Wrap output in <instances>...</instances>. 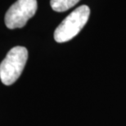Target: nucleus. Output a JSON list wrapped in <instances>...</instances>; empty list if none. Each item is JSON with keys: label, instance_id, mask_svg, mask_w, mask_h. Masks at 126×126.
Returning <instances> with one entry per match:
<instances>
[{"label": "nucleus", "instance_id": "f03ea898", "mask_svg": "<svg viewBox=\"0 0 126 126\" xmlns=\"http://www.w3.org/2000/svg\"><path fill=\"white\" fill-rule=\"evenodd\" d=\"M90 9L86 5H82L71 14L59 25L54 32V39L61 43L71 40L81 31L89 18Z\"/></svg>", "mask_w": 126, "mask_h": 126}, {"label": "nucleus", "instance_id": "7ed1b4c3", "mask_svg": "<svg viewBox=\"0 0 126 126\" xmlns=\"http://www.w3.org/2000/svg\"><path fill=\"white\" fill-rule=\"evenodd\" d=\"M37 7L36 0H17L5 15V25L10 29L24 27L35 14Z\"/></svg>", "mask_w": 126, "mask_h": 126}, {"label": "nucleus", "instance_id": "20e7f679", "mask_svg": "<svg viewBox=\"0 0 126 126\" xmlns=\"http://www.w3.org/2000/svg\"><path fill=\"white\" fill-rule=\"evenodd\" d=\"M79 0H51L50 5L55 12H62L74 7Z\"/></svg>", "mask_w": 126, "mask_h": 126}, {"label": "nucleus", "instance_id": "f257e3e1", "mask_svg": "<svg viewBox=\"0 0 126 126\" xmlns=\"http://www.w3.org/2000/svg\"><path fill=\"white\" fill-rule=\"evenodd\" d=\"M28 59V50L24 47L12 48L0 63V79L6 85L15 83L19 78Z\"/></svg>", "mask_w": 126, "mask_h": 126}]
</instances>
